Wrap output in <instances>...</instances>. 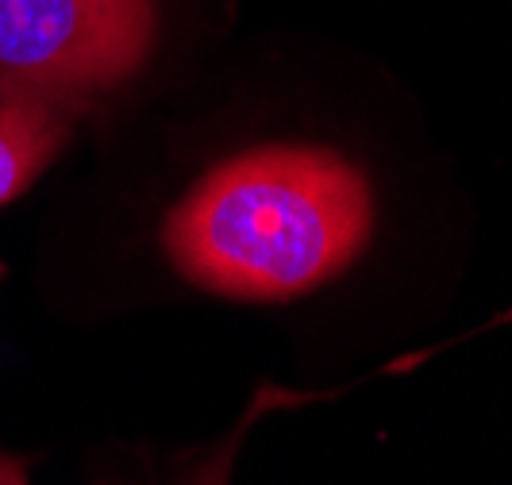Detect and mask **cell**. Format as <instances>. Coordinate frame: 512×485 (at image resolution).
<instances>
[{
  "label": "cell",
  "mask_w": 512,
  "mask_h": 485,
  "mask_svg": "<svg viewBox=\"0 0 512 485\" xmlns=\"http://www.w3.org/2000/svg\"><path fill=\"white\" fill-rule=\"evenodd\" d=\"M154 31L158 0H0V97L77 108L128 81Z\"/></svg>",
  "instance_id": "2"
},
{
  "label": "cell",
  "mask_w": 512,
  "mask_h": 485,
  "mask_svg": "<svg viewBox=\"0 0 512 485\" xmlns=\"http://www.w3.org/2000/svg\"><path fill=\"white\" fill-rule=\"evenodd\" d=\"M235 447H239V432L235 439H228L220 451H212L193 474H189V482L185 485H228L231 478V459H235Z\"/></svg>",
  "instance_id": "4"
},
{
  "label": "cell",
  "mask_w": 512,
  "mask_h": 485,
  "mask_svg": "<svg viewBox=\"0 0 512 485\" xmlns=\"http://www.w3.org/2000/svg\"><path fill=\"white\" fill-rule=\"evenodd\" d=\"M0 485H27L24 482V470H20L16 462L0 459Z\"/></svg>",
  "instance_id": "5"
},
{
  "label": "cell",
  "mask_w": 512,
  "mask_h": 485,
  "mask_svg": "<svg viewBox=\"0 0 512 485\" xmlns=\"http://www.w3.org/2000/svg\"><path fill=\"white\" fill-rule=\"evenodd\" d=\"M374 193L328 147L270 143L231 154L166 216L181 278L231 301H293L335 281L366 251Z\"/></svg>",
  "instance_id": "1"
},
{
  "label": "cell",
  "mask_w": 512,
  "mask_h": 485,
  "mask_svg": "<svg viewBox=\"0 0 512 485\" xmlns=\"http://www.w3.org/2000/svg\"><path fill=\"white\" fill-rule=\"evenodd\" d=\"M74 104L0 97V205L16 201L66 147Z\"/></svg>",
  "instance_id": "3"
}]
</instances>
